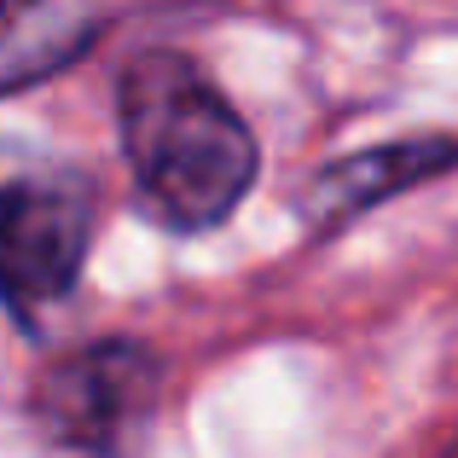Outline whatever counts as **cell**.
<instances>
[{"mask_svg": "<svg viewBox=\"0 0 458 458\" xmlns=\"http://www.w3.org/2000/svg\"><path fill=\"white\" fill-rule=\"evenodd\" d=\"M99 0H0V93L64 70L99 35Z\"/></svg>", "mask_w": 458, "mask_h": 458, "instance_id": "cell-4", "label": "cell"}, {"mask_svg": "<svg viewBox=\"0 0 458 458\" xmlns=\"http://www.w3.org/2000/svg\"><path fill=\"white\" fill-rule=\"evenodd\" d=\"M157 401V360L140 343H88L41 377L35 412L53 441L116 458L140 436Z\"/></svg>", "mask_w": 458, "mask_h": 458, "instance_id": "cell-3", "label": "cell"}, {"mask_svg": "<svg viewBox=\"0 0 458 458\" xmlns=\"http://www.w3.org/2000/svg\"><path fill=\"white\" fill-rule=\"evenodd\" d=\"M123 151L151 221L203 233L256 180V134L186 53H146L123 76Z\"/></svg>", "mask_w": 458, "mask_h": 458, "instance_id": "cell-1", "label": "cell"}, {"mask_svg": "<svg viewBox=\"0 0 458 458\" xmlns=\"http://www.w3.org/2000/svg\"><path fill=\"white\" fill-rule=\"evenodd\" d=\"M458 157V146L447 140H406V146H377L366 157H348V163L325 168L319 186H313V203H319L325 221H343V215L366 209V203L389 198V191L412 186V180L436 174V168H447Z\"/></svg>", "mask_w": 458, "mask_h": 458, "instance_id": "cell-5", "label": "cell"}, {"mask_svg": "<svg viewBox=\"0 0 458 458\" xmlns=\"http://www.w3.org/2000/svg\"><path fill=\"white\" fill-rule=\"evenodd\" d=\"M93 244V180L70 157L0 140V296L35 319L64 302Z\"/></svg>", "mask_w": 458, "mask_h": 458, "instance_id": "cell-2", "label": "cell"}]
</instances>
